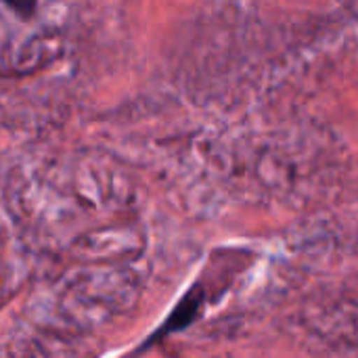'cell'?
<instances>
[{
    "label": "cell",
    "mask_w": 358,
    "mask_h": 358,
    "mask_svg": "<svg viewBox=\"0 0 358 358\" xmlns=\"http://www.w3.org/2000/svg\"><path fill=\"white\" fill-rule=\"evenodd\" d=\"M17 13H21L23 17H27V15H31L34 13V8H36V0H6Z\"/></svg>",
    "instance_id": "obj_2"
},
{
    "label": "cell",
    "mask_w": 358,
    "mask_h": 358,
    "mask_svg": "<svg viewBox=\"0 0 358 358\" xmlns=\"http://www.w3.org/2000/svg\"><path fill=\"white\" fill-rule=\"evenodd\" d=\"M201 304H203V289H201L199 285H195V287H191V289L185 294V298H182V300L174 306V310L170 313V317L157 327V331L143 344L141 350H145V348H149V346H155V344L162 342L166 336H172V334H176V331L187 329V327L199 317Z\"/></svg>",
    "instance_id": "obj_1"
}]
</instances>
